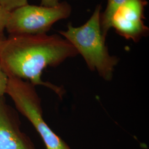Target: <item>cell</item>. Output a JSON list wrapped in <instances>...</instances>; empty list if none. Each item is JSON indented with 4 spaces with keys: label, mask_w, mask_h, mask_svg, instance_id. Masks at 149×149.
Segmentation results:
<instances>
[{
    "label": "cell",
    "mask_w": 149,
    "mask_h": 149,
    "mask_svg": "<svg viewBox=\"0 0 149 149\" xmlns=\"http://www.w3.org/2000/svg\"><path fill=\"white\" fill-rule=\"evenodd\" d=\"M78 53L64 37L59 35L15 34L5 38L0 45V64L8 78L29 81L53 91L60 98L64 88L42 79L48 67H56Z\"/></svg>",
    "instance_id": "cell-1"
},
{
    "label": "cell",
    "mask_w": 149,
    "mask_h": 149,
    "mask_svg": "<svg viewBox=\"0 0 149 149\" xmlns=\"http://www.w3.org/2000/svg\"><path fill=\"white\" fill-rule=\"evenodd\" d=\"M101 6H96L90 18L80 27L70 23L66 31L59 33L68 40L85 61L88 69L97 72L106 81H112L119 62L117 56L109 53L101 27Z\"/></svg>",
    "instance_id": "cell-2"
},
{
    "label": "cell",
    "mask_w": 149,
    "mask_h": 149,
    "mask_svg": "<svg viewBox=\"0 0 149 149\" xmlns=\"http://www.w3.org/2000/svg\"><path fill=\"white\" fill-rule=\"evenodd\" d=\"M36 87L28 81L10 77L6 94L11 97L17 111L26 118L35 128L46 149H71L45 122L41 98Z\"/></svg>",
    "instance_id": "cell-3"
},
{
    "label": "cell",
    "mask_w": 149,
    "mask_h": 149,
    "mask_svg": "<svg viewBox=\"0 0 149 149\" xmlns=\"http://www.w3.org/2000/svg\"><path fill=\"white\" fill-rule=\"evenodd\" d=\"M71 11L65 2L55 7L27 4L11 11L6 29L10 35L46 34L55 22L68 18Z\"/></svg>",
    "instance_id": "cell-4"
},
{
    "label": "cell",
    "mask_w": 149,
    "mask_h": 149,
    "mask_svg": "<svg viewBox=\"0 0 149 149\" xmlns=\"http://www.w3.org/2000/svg\"><path fill=\"white\" fill-rule=\"evenodd\" d=\"M146 4L145 0H127L113 16L111 28L126 39L139 42L149 32L144 22Z\"/></svg>",
    "instance_id": "cell-5"
},
{
    "label": "cell",
    "mask_w": 149,
    "mask_h": 149,
    "mask_svg": "<svg viewBox=\"0 0 149 149\" xmlns=\"http://www.w3.org/2000/svg\"><path fill=\"white\" fill-rule=\"evenodd\" d=\"M21 126L16 110L0 97V149H37Z\"/></svg>",
    "instance_id": "cell-6"
},
{
    "label": "cell",
    "mask_w": 149,
    "mask_h": 149,
    "mask_svg": "<svg viewBox=\"0 0 149 149\" xmlns=\"http://www.w3.org/2000/svg\"><path fill=\"white\" fill-rule=\"evenodd\" d=\"M127 0H107L106 10L101 15V27L103 36L106 38L107 35L111 28L112 17L118 9Z\"/></svg>",
    "instance_id": "cell-7"
},
{
    "label": "cell",
    "mask_w": 149,
    "mask_h": 149,
    "mask_svg": "<svg viewBox=\"0 0 149 149\" xmlns=\"http://www.w3.org/2000/svg\"><path fill=\"white\" fill-rule=\"evenodd\" d=\"M11 16V12L0 5V37H4L3 32Z\"/></svg>",
    "instance_id": "cell-8"
},
{
    "label": "cell",
    "mask_w": 149,
    "mask_h": 149,
    "mask_svg": "<svg viewBox=\"0 0 149 149\" xmlns=\"http://www.w3.org/2000/svg\"><path fill=\"white\" fill-rule=\"evenodd\" d=\"M27 4L28 0H0V5L10 12Z\"/></svg>",
    "instance_id": "cell-9"
},
{
    "label": "cell",
    "mask_w": 149,
    "mask_h": 149,
    "mask_svg": "<svg viewBox=\"0 0 149 149\" xmlns=\"http://www.w3.org/2000/svg\"><path fill=\"white\" fill-rule=\"evenodd\" d=\"M8 79V76L0 64V97H3L5 94H6Z\"/></svg>",
    "instance_id": "cell-10"
},
{
    "label": "cell",
    "mask_w": 149,
    "mask_h": 149,
    "mask_svg": "<svg viewBox=\"0 0 149 149\" xmlns=\"http://www.w3.org/2000/svg\"><path fill=\"white\" fill-rule=\"evenodd\" d=\"M59 4V0H41V6L47 7H55Z\"/></svg>",
    "instance_id": "cell-11"
},
{
    "label": "cell",
    "mask_w": 149,
    "mask_h": 149,
    "mask_svg": "<svg viewBox=\"0 0 149 149\" xmlns=\"http://www.w3.org/2000/svg\"><path fill=\"white\" fill-rule=\"evenodd\" d=\"M5 37H0V45H1V43L2 42V41L5 39Z\"/></svg>",
    "instance_id": "cell-12"
}]
</instances>
